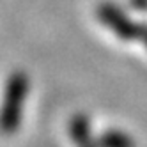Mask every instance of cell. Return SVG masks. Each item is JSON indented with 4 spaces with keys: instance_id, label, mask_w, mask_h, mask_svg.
<instances>
[{
    "instance_id": "obj_1",
    "label": "cell",
    "mask_w": 147,
    "mask_h": 147,
    "mask_svg": "<svg viewBox=\"0 0 147 147\" xmlns=\"http://www.w3.org/2000/svg\"><path fill=\"white\" fill-rule=\"evenodd\" d=\"M28 89V76L23 71H14L7 76L0 103V133L13 135L18 131L23 119Z\"/></svg>"
},
{
    "instance_id": "obj_2",
    "label": "cell",
    "mask_w": 147,
    "mask_h": 147,
    "mask_svg": "<svg viewBox=\"0 0 147 147\" xmlns=\"http://www.w3.org/2000/svg\"><path fill=\"white\" fill-rule=\"evenodd\" d=\"M96 14L99 18V22L105 27H108L119 39H122V41H135V39H138L140 25L135 23L133 20L124 11H121L117 5L103 2V4L98 5Z\"/></svg>"
},
{
    "instance_id": "obj_3",
    "label": "cell",
    "mask_w": 147,
    "mask_h": 147,
    "mask_svg": "<svg viewBox=\"0 0 147 147\" xmlns=\"http://www.w3.org/2000/svg\"><path fill=\"white\" fill-rule=\"evenodd\" d=\"M69 135L76 147H99L98 140L92 136L90 122L85 113H75L69 121Z\"/></svg>"
},
{
    "instance_id": "obj_4",
    "label": "cell",
    "mask_w": 147,
    "mask_h": 147,
    "mask_svg": "<svg viewBox=\"0 0 147 147\" xmlns=\"http://www.w3.org/2000/svg\"><path fill=\"white\" fill-rule=\"evenodd\" d=\"M99 147H136L135 140L121 129H107L99 135L98 138Z\"/></svg>"
},
{
    "instance_id": "obj_5",
    "label": "cell",
    "mask_w": 147,
    "mask_h": 147,
    "mask_svg": "<svg viewBox=\"0 0 147 147\" xmlns=\"http://www.w3.org/2000/svg\"><path fill=\"white\" fill-rule=\"evenodd\" d=\"M138 39L145 45L147 48V25H140V32H138Z\"/></svg>"
}]
</instances>
